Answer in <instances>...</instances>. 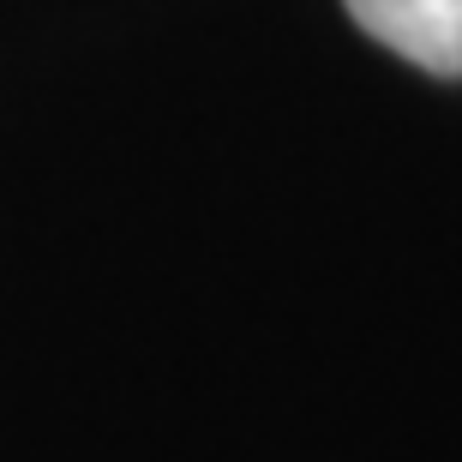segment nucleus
<instances>
[{
	"mask_svg": "<svg viewBox=\"0 0 462 462\" xmlns=\"http://www.w3.org/2000/svg\"><path fill=\"white\" fill-rule=\"evenodd\" d=\"M360 31L432 79H462V0H343Z\"/></svg>",
	"mask_w": 462,
	"mask_h": 462,
	"instance_id": "1",
	"label": "nucleus"
}]
</instances>
